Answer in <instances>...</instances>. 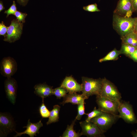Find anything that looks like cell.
Instances as JSON below:
<instances>
[{"instance_id": "1", "label": "cell", "mask_w": 137, "mask_h": 137, "mask_svg": "<svg viewBox=\"0 0 137 137\" xmlns=\"http://www.w3.org/2000/svg\"><path fill=\"white\" fill-rule=\"evenodd\" d=\"M136 17H126L113 13V26L114 29L121 37L134 31Z\"/></svg>"}, {"instance_id": "2", "label": "cell", "mask_w": 137, "mask_h": 137, "mask_svg": "<svg viewBox=\"0 0 137 137\" xmlns=\"http://www.w3.org/2000/svg\"><path fill=\"white\" fill-rule=\"evenodd\" d=\"M82 94L88 99L94 95H100L102 85V79H94L87 77H82Z\"/></svg>"}, {"instance_id": "3", "label": "cell", "mask_w": 137, "mask_h": 137, "mask_svg": "<svg viewBox=\"0 0 137 137\" xmlns=\"http://www.w3.org/2000/svg\"><path fill=\"white\" fill-rule=\"evenodd\" d=\"M119 118L118 115L103 112L100 115L92 118L90 121L96 124L104 133L116 123Z\"/></svg>"}, {"instance_id": "4", "label": "cell", "mask_w": 137, "mask_h": 137, "mask_svg": "<svg viewBox=\"0 0 137 137\" xmlns=\"http://www.w3.org/2000/svg\"><path fill=\"white\" fill-rule=\"evenodd\" d=\"M99 95L119 102L122 98L121 94L114 85L106 78L102 79V87Z\"/></svg>"}, {"instance_id": "5", "label": "cell", "mask_w": 137, "mask_h": 137, "mask_svg": "<svg viewBox=\"0 0 137 137\" xmlns=\"http://www.w3.org/2000/svg\"><path fill=\"white\" fill-rule=\"evenodd\" d=\"M96 96V102L99 109L103 112L118 115L120 102L111 100L99 95Z\"/></svg>"}, {"instance_id": "6", "label": "cell", "mask_w": 137, "mask_h": 137, "mask_svg": "<svg viewBox=\"0 0 137 137\" xmlns=\"http://www.w3.org/2000/svg\"><path fill=\"white\" fill-rule=\"evenodd\" d=\"M120 118L126 123L131 124L137 123V119L134 112L132 105L129 102L121 101L118 114Z\"/></svg>"}, {"instance_id": "7", "label": "cell", "mask_w": 137, "mask_h": 137, "mask_svg": "<svg viewBox=\"0 0 137 137\" xmlns=\"http://www.w3.org/2000/svg\"><path fill=\"white\" fill-rule=\"evenodd\" d=\"M23 26V23L19 22L17 19L13 20L8 27L7 35L4 40L12 43L19 39L22 33Z\"/></svg>"}, {"instance_id": "8", "label": "cell", "mask_w": 137, "mask_h": 137, "mask_svg": "<svg viewBox=\"0 0 137 137\" xmlns=\"http://www.w3.org/2000/svg\"><path fill=\"white\" fill-rule=\"evenodd\" d=\"M82 135L89 137H105L103 133L95 124L85 121L79 123Z\"/></svg>"}, {"instance_id": "9", "label": "cell", "mask_w": 137, "mask_h": 137, "mask_svg": "<svg viewBox=\"0 0 137 137\" xmlns=\"http://www.w3.org/2000/svg\"><path fill=\"white\" fill-rule=\"evenodd\" d=\"M17 66L16 62L13 58L10 57H5L1 63V73L4 76L10 77L16 72Z\"/></svg>"}, {"instance_id": "10", "label": "cell", "mask_w": 137, "mask_h": 137, "mask_svg": "<svg viewBox=\"0 0 137 137\" xmlns=\"http://www.w3.org/2000/svg\"><path fill=\"white\" fill-rule=\"evenodd\" d=\"M0 136H6L15 130V124L12 118L5 113H0Z\"/></svg>"}, {"instance_id": "11", "label": "cell", "mask_w": 137, "mask_h": 137, "mask_svg": "<svg viewBox=\"0 0 137 137\" xmlns=\"http://www.w3.org/2000/svg\"><path fill=\"white\" fill-rule=\"evenodd\" d=\"M134 11L132 0H119L113 13L129 17L131 16Z\"/></svg>"}, {"instance_id": "12", "label": "cell", "mask_w": 137, "mask_h": 137, "mask_svg": "<svg viewBox=\"0 0 137 137\" xmlns=\"http://www.w3.org/2000/svg\"><path fill=\"white\" fill-rule=\"evenodd\" d=\"M5 87L8 98L12 104H14L15 102L17 87L16 81L11 77H7L5 81Z\"/></svg>"}, {"instance_id": "13", "label": "cell", "mask_w": 137, "mask_h": 137, "mask_svg": "<svg viewBox=\"0 0 137 137\" xmlns=\"http://www.w3.org/2000/svg\"><path fill=\"white\" fill-rule=\"evenodd\" d=\"M60 87L66 89L68 93L80 92L82 89L81 84L78 83L71 76L66 77Z\"/></svg>"}, {"instance_id": "14", "label": "cell", "mask_w": 137, "mask_h": 137, "mask_svg": "<svg viewBox=\"0 0 137 137\" xmlns=\"http://www.w3.org/2000/svg\"><path fill=\"white\" fill-rule=\"evenodd\" d=\"M41 121V120L37 123H32L30 122L29 119L26 126L23 127L26 128V130L21 132H18L15 131L16 134L14 136H20L22 135L25 134L28 135L30 137H33L34 136H36V133H39V130L40 128L43 126V124Z\"/></svg>"}, {"instance_id": "15", "label": "cell", "mask_w": 137, "mask_h": 137, "mask_svg": "<svg viewBox=\"0 0 137 137\" xmlns=\"http://www.w3.org/2000/svg\"><path fill=\"white\" fill-rule=\"evenodd\" d=\"M88 98L82 94H80L76 93H68L63 97V101L61 103L63 105L70 103L73 105H78Z\"/></svg>"}, {"instance_id": "16", "label": "cell", "mask_w": 137, "mask_h": 137, "mask_svg": "<svg viewBox=\"0 0 137 137\" xmlns=\"http://www.w3.org/2000/svg\"><path fill=\"white\" fill-rule=\"evenodd\" d=\"M35 92L43 100L44 98L53 95V89L45 84H39L34 87Z\"/></svg>"}, {"instance_id": "17", "label": "cell", "mask_w": 137, "mask_h": 137, "mask_svg": "<svg viewBox=\"0 0 137 137\" xmlns=\"http://www.w3.org/2000/svg\"><path fill=\"white\" fill-rule=\"evenodd\" d=\"M122 43L137 47V34L134 31L121 37Z\"/></svg>"}, {"instance_id": "18", "label": "cell", "mask_w": 137, "mask_h": 137, "mask_svg": "<svg viewBox=\"0 0 137 137\" xmlns=\"http://www.w3.org/2000/svg\"><path fill=\"white\" fill-rule=\"evenodd\" d=\"M77 120L75 118L70 125H67L66 130L63 132L62 137H79L82 135V133H76L74 130L73 127Z\"/></svg>"}, {"instance_id": "19", "label": "cell", "mask_w": 137, "mask_h": 137, "mask_svg": "<svg viewBox=\"0 0 137 137\" xmlns=\"http://www.w3.org/2000/svg\"><path fill=\"white\" fill-rule=\"evenodd\" d=\"M60 108V106L58 105L53 106V109L50 111L48 120L46 123L47 125L59 121V112Z\"/></svg>"}, {"instance_id": "20", "label": "cell", "mask_w": 137, "mask_h": 137, "mask_svg": "<svg viewBox=\"0 0 137 137\" xmlns=\"http://www.w3.org/2000/svg\"><path fill=\"white\" fill-rule=\"evenodd\" d=\"M120 54V51L115 48L105 57L100 59L99 62H102L107 61L116 60L118 59L119 55Z\"/></svg>"}, {"instance_id": "21", "label": "cell", "mask_w": 137, "mask_h": 137, "mask_svg": "<svg viewBox=\"0 0 137 137\" xmlns=\"http://www.w3.org/2000/svg\"><path fill=\"white\" fill-rule=\"evenodd\" d=\"M137 49V47L122 43L119 51L121 54H124L129 56Z\"/></svg>"}, {"instance_id": "22", "label": "cell", "mask_w": 137, "mask_h": 137, "mask_svg": "<svg viewBox=\"0 0 137 137\" xmlns=\"http://www.w3.org/2000/svg\"><path fill=\"white\" fill-rule=\"evenodd\" d=\"M67 93L68 92L66 89L61 87L53 89V95L58 99L64 97Z\"/></svg>"}, {"instance_id": "23", "label": "cell", "mask_w": 137, "mask_h": 137, "mask_svg": "<svg viewBox=\"0 0 137 137\" xmlns=\"http://www.w3.org/2000/svg\"><path fill=\"white\" fill-rule=\"evenodd\" d=\"M102 112L98 108L96 109L95 107L92 111L89 113H85V114L87 115V117L85 121L87 122H90L92 118L100 115Z\"/></svg>"}, {"instance_id": "24", "label": "cell", "mask_w": 137, "mask_h": 137, "mask_svg": "<svg viewBox=\"0 0 137 137\" xmlns=\"http://www.w3.org/2000/svg\"><path fill=\"white\" fill-rule=\"evenodd\" d=\"M39 112L41 116L43 118H46L49 117L50 111L45 105L43 100L42 103L39 108Z\"/></svg>"}, {"instance_id": "25", "label": "cell", "mask_w": 137, "mask_h": 137, "mask_svg": "<svg viewBox=\"0 0 137 137\" xmlns=\"http://www.w3.org/2000/svg\"><path fill=\"white\" fill-rule=\"evenodd\" d=\"M85 104L84 101L78 105V113L75 119L77 120H80L83 115L85 114V112L84 104Z\"/></svg>"}, {"instance_id": "26", "label": "cell", "mask_w": 137, "mask_h": 137, "mask_svg": "<svg viewBox=\"0 0 137 137\" xmlns=\"http://www.w3.org/2000/svg\"><path fill=\"white\" fill-rule=\"evenodd\" d=\"M83 8L85 11L91 12H99L100 11L98 8L97 5L96 3L91 4L86 6H84Z\"/></svg>"}, {"instance_id": "27", "label": "cell", "mask_w": 137, "mask_h": 137, "mask_svg": "<svg viewBox=\"0 0 137 137\" xmlns=\"http://www.w3.org/2000/svg\"><path fill=\"white\" fill-rule=\"evenodd\" d=\"M27 15V14L25 13H22L17 10L14 15L19 22L24 23L25 22V19Z\"/></svg>"}, {"instance_id": "28", "label": "cell", "mask_w": 137, "mask_h": 137, "mask_svg": "<svg viewBox=\"0 0 137 137\" xmlns=\"http://www.w3.org/2000/svg\"><path fill=\"white\" fill-rule=\"evenodd\" d=\"M16 11V4L15 1H13L12 5L8 10L5 11L4 13L7 14L6 17L7 18L9 15L10 14L15 15Z\"/></svg>"}, {"instance_id": "29", "label": "cell", "mask_w": 137, "mask_h": 137, "mask_svg": "<svg viewBox=\"0 0 137 137\" xmlns=\"http://www.w3.org/2000/svg\"><path fill=\"white\" fill-rule=\"evenodd\" d=\"M8 28V27L6 26L2 21L0 24V35L5 38L7 35Z\"/></svg>"}, {"instance_id": "30", "label": "cell", "mask_w": 137, "mask_h": 137, "mask_svg": "<svg viewBox=\"0 0 137 137\" xmlns=\"http://www.w3.org/2000/svg\"><path fill=\"white\" fill-rule=\"evenodd\" d=\"M130 57L134 60L137 61V49L130 55Z\"/></svg>"}, {"instance_id": "31", "label": "cell", "mask_w": 137, "mask_h": 137, "mask_svg": "<svg viewBox=\"0 0 137 137\" xmlns=\"http://www.w3.org/2000/svg\"><path fill=\"white\" fill-rule=\"evenodd\" d=\"M28 1L29 0H17L18 3L23 6H25L27 4Z\"/></svg>"}, {"instance_id": "32", "label": "cell", "mask_w": 137, "mask_h": 137, "mask_svg": "<svg viewBox=\"0 0 137 137\" xmlns=\"http://www.w3.org/2000/svg\"><path fill=\"white\" fill-rule=\"evenodd\" d=\"M134 11H137V0H132Z\"/></svg>"}, {"instance_id": "33", "label": "cell", "mask_w": 137, "mask_h": 137, "mask_svg": "<svg viewBox=\"0 0 137 137\" xmlns=\"http://www.w3.org/2000/svg\"><path fill=\"white\" fill-rule=\"evenodd\" d=\"M5 9L3 2L2 1H0V12Z\"/></svg>"}, {"instance_id": "34", "label": "cell", "mask_w": 137, "mask_h": 137, "mask_svg": "<svg viewBox=\"0 0 137 137\" xmlns=\"http://www.w3.org/2000/svg\"><path fill=\"white\" fill-rule=\"evenodd\" d=\"M131 133L133 137H137V130L135 131H132Z\"/></svg>"}, {"instance_id": "35", "label": "cell", "mask_w": 137, "mask_h": 137, "mask_svg": "<svg viewBox=\"0 0 137 137\" xmlns=\"http://www.w3.org/2000/svg\"><path fill=\"white\" fill-rule=\"evenodd\" d=\"M134 31L137 32V17H136L134 26Z\"/></svg>"}, {"instance_id": "36", "label": "cell", "mask_w": 137, "mask_h": 137, "mask_svg": "<svg viewBox=\"0 0 137 137\" xmlns=\"http://www.w3.org/2000/svg\"><path fill=\"white\" fill-rule=\"evenodd\" d=\"M136 33H137V32Z\"/></svg>"}]
</instances>
